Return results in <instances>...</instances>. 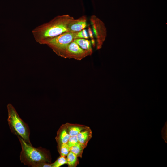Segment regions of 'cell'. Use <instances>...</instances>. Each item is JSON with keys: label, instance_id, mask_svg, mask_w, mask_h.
<instances>
[{"label": "cell", "instance_id": "cell-1", "mask_svg": "<svg viewBox=\"0 0 167 167\" xmlns=\"http://www.w3.org/2000/svg\"><path fill=\"white\" fill-rule=\"evenodd\" d=\"M74 19L69 15L57 16L49 22L39 25L32 31L36 41L42 44L45 41L68 32L69 23Z\"/></svg>", "mask_w": 167, "mask_h": 167}, {"label": "cell", "instance_id": "cell-2", "mask_svg": "<svg viewBox=\"0 0 167 167\" xmlns=\"http://www.w3.org/2000/svg\"><path fill=\"white\" fill-rule=\"evenodd\" d=\"M22 150L20 156L21 163L32 167H52L51 157L49 151L41 147L35 148L25 143L17 137Z\"/></svg>", "mask_w": 167, "mask_h": 167}, {"label": "cell", "instance_id": "cell-3", "mask_svg": "<svg viewBox=\"0 0 167 167\" xmlns=\"http://www.w3.org/2000/svg\"><path fill=\"white\" fill-rule=\"evenodd\" d=\"M8 113L7 121L11 132L20 137L28 144L32 145L30 139V130L27 124L20 117L12 105H7Z\"/></svg>", "mask_w": 167, "mask_h": 167}, {"label": "cell", "instance_id": "cell-4", "mask_svg": "<svg viewBox=\"0 0 167 167\" xmlns=\"http://www.w3.org/2000/svg\"><path fill=\"white\" fill-rule=\"evenodd\" d=\"M76 33L65 32L56 37L45 41L42 44L47 45L57 54L64 58L67 46L75 39Z\"/></svg>", "mask_w": 167, "mask_h": 167}, {"label": "cell", "instance_id": "cell-5", "mask_svg": "<svg viewBox=\"0 0 167 167\" xmlns=\"http://www.w3.org/2000/svg\"><path fill=\"white\" fill-rule=\"evenodd\" d=\"M93 32L96 39L97 49H100L106 36V30L104 23L96 16L90 19Z\"/></svg>", "mask_w": 167, "mask_h": 167}, {"label": "cell", "instance_id": "cell-6", "mask_svg": "<svg viewBox=\"0 0 167 167\" xmlns=\"http://www.w3.org/2000/svg\"><path fill=\"white\" fill-rule=\"evenodd\" d=\"M92 54L83 49L76 43L72 41L67 46L64 58L80 60L87 56L91 55Z\"/></svg>", "mask_w": 167, "mask_h": 167}, {"label": "cell", "instance_id": "cell-7", "mask_svg": "<svg viewBox=\"0 0 167 167\" xmlns=\"http://www.w3.org/2000/svg\"><path fill=\"white\" fill-rule=\"evenodd\" d=\"M87 26V18L82 16L76 19H74L70 22L67 26L68 32H75L84 29Z\"/></svg>", "mask_w": 167, "mask_h": 167}, {"label": "cell", "instance_id": "cell-8", "mask_svg": "<svg viewBox=\"0 0 167 167\" xmlns=\"http://www.w3.org/2000/svg\"><path fill=\"white\" fill-rule=\"evenodd\" d=\"M70 136L65 124H62L57 131L55 137L57 143V149L62 145L66 143Z\"/></svg>", "mask_w": 167, "mask_h": 167}, {"label": "cell", "instance_id": "cell-9", "mask_svg": "<svg viewBox=\"0 0 167 167\" xmlns=\"http://www.w3.org/2000/svg\"><path fill=\"white\" fill-rule=\"evenodd\" d=\"M77 137L79 143L87 146L88 142L92 137L91 129L88 126L78 134Z\"/></svg>", "mask_w": 167, "mask_h": 167}, {"label": "cell", "instance_id": "cell-10", "mask_svg": "<svg viewBox=\"0 0 167 167\" xmlns=\"http://www.w3.org/2000/svg\"><path fill=\"white\" fill-rule=\"evenodd\" d=\"M65 124L70 136H77L81 131L88 127L85 125L79 124L69 123Z\"/></svg>", "mask_w": 167, "mask_h": 167}, {"label": "cell", "instance_id": "cell-11", "mask_svg": "<svg viewBox=\"0 0 167 167\" xmlns=\"http://www.w3.org/2000/svg\"><path fill=\"white\" fill-rule=\"evenodd\" d=\"M73 41L77 44L83 49L92 53L90 41L86 39L77 38L73 40Z\"/></svg>", "mask_w": 167, "mask_h": 167}, {"label": "cell", "instance_id": "cell-12", "mask_svg": "<svg viewBox=\"0 0 167 167\" xmlns=\"http://www.w3.org/2000/svg\"><path fill=\"white\" fill-rule=\"evenodd\" d=\"M86 147L85 145L79 143L70 148V151L74 153L78 157L81 158L84 150Z\"/></svg>", "mask_w": 167, "mask_h": 167}, {"label": "cell", "instance_id": "cell-13", "mask_svg": "<svg viewBox=\"0 0 167 167\" xmlns=\"http://www.w3.org/2000/svg\"><path fill=\"white\" fill-rule=\"evenodd\" d=\"M78 157L73 152L70 151L66 156L67 164L69 167H76L79 164Z\"/></svg>", "mask_w": 167, "mask_h": 167}, {"label": "cell", "instance_id": "cell-14", "mask_svg": "<svg viewBox=\"0 0 167 167\" xmlns=\"http://www.w3.org/2000/svg\"><path fill=\"white\" fill-rule=\"evenodd\" d=\"M67 163L66 158L60 156L54 162L52 163H51V165L52 167H59Z\"/></svg>", "mask_w": 167, "mask_h": 167}, {"label": "cell", "instance_id": "cell-15", "mask_svg": "<svg viewBox=\"0 0 167 167\" xmlns=\"http://www.w3.org/2000/svg\"><path fill=\"white\" fill-rule=\"evenodd\" d=\"M58 151L62 156L66 157L70 152V148L66 143L62 145L60 147L57 149Z\"/></svg>", "mask_w": 167, "mask_h": 167}, {"label": "cell", "instance_id": "cell-16", "mask_svg": "<svg viewBox=\"0 0 167 167\" xmlns=\"http://www.w3.org/2000/svg\"><path fill=\"white\" fill-rule=\"evenodd\" d=\"M88 38L89 36L86 29H83L81 31L76 33L75 39L83 38L87 39Z\"/></svg>", "mask_w": 167, "mask_h": 167}, {"label": "cell", "instance_id": "cell-17", "mask_svg": "<svg viewBox=\"0 0 167 167\" xmlns=\"http://www.w3.org/2000/svg\"><path fill=\"white\" fill-rule=\"evenodd\" d=\"M79 143L77 136L75 135L71 136L66 144L70 148Z\"/></svg>", "mask_w": 167, "mask_h": 167}, {"label": "cell", "instance_id": "cell-18", "mask_svg": "<svg viewBox=\"0 0 167 167\" xmlns=\"http://www.w3.org/2000/svg\"><path fill=\"white\" fill-rule=\"evenodd\" d=\"M89 35V37L92 39H94L93 34L90 28H89L88 29Z\"/></svg>", "mask_w": 167, "mask_h": 167}]
</instances>
